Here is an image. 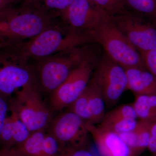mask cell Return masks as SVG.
<instances>
[{
	"label": "cell",
	"instance_id": "obj_23",
	"mask_svg": "<svg viewBox=\"0 0 156 156\" xmlns=\"http://www.w3.org/2000/svg\"><path fill=\"white\" fill-rule=\"evenodd\" d=\"M147 70L156 77V48L140 53Z\"/></svg>",
	"mask_w": 156,
	"mask_h": 156
},
{
	"label": "cell",
	"instance_id": "obj_19",
	"mask_svg": "<svg viewBox=\"0 0 156 156\" xmlns=\"http://www.w3.org/2000/svg\"><path fill=\"white\" fill-rule=\"evenodd\" d=\"M128 10L156 23V0H125Z\"/></svg>",
	"mask_w": 156,
	"mask_h": 156
},
{
	"label": "cell",
	"instance_id": "obj_32",
	"mask_svg": "<svg viewBox=\"0 0 156 156\" xmlns=\"http://www.w3.org/2000/svg\"><path fill=\"white\" fill-rule=\"evenodd\" d=\"M29 1V0H28V1Z\"/></svg>",
	"mask_w": 156,
	"mask_h": 156
},
{
	"label": "cell",
	"instance_id": "obj_29",
	"mask_svg": "<svg viewBox=\"0 0 156 156\" xmlns=\"http://www.w3.org/2000/svg\"><path fill=\"white\" fill-rule=\"evenodd\" d=\"M151 136L156 138V121L151 124Z\"/></svg>",
	"mask_w": 156,
	"mask_h": 156
},
{
	"label": "cell",
	"instance_id": "obj_1",
	"mask_svg": "<svg viewBox=\"0 0 156 156\" xmlns=\"http://www.w3.org/2000/svg\"><path fill=\"white\" fill-rule=\"evenodd\" d=\"M58 16L33 3L0 11V43L24 41L57 23Z\"/></svg>",
	"mask_w": 156,
	"mask_h": 156
},
{
	"label": "cell",
	"instance_id": "obj_24",
	"mask_svg": "<svg viewBox=\"0 0 156 156\" xmlns=\"http://www.w3.org/2000/svg\"><path fill=\"white\" fill-rule=\"evenodd\" d=\"M10 97L0 92V134L9 114Z\"/></svg>",
	"mask_w": 156,
	"mask_h": 156
},
{
	"label": "cell",
	"instance_id": "obj_11",
	"mask_svg": "<svg viewBox=\"0 0 156 156\" xmlns=\"http://www.w3.org/2000/svg\"><path fill=\"white\" fill-rule=\"evenodd\" d=\"M107 15L90 0H74L59 17L70 29L88 35Z\"/></svg>",
	"mask_w": 156,
	"mask_h": 156
},
{
	"label": "cell",
	"instance_id": "obj_21",
	"mask_svg": "<svg viewBox=\"0 0 156 156\" xmlns=\"http://www.w3.org/2000/svg\"><path fill=\"white\" fill-rule=\"evenodd\" d=\"M74 0H29L27 3H34L46 11L58 16Z\"/></svg>",
	"mask_w": 156,
	"mask_h": 156
},
{
	"label": "cell",
	"instance_id": "obj_27",
	"mask_svg": "<svg viewBox=\"0 0 156 156\" xmlns=\"http://www.w3.org/2000/svg\"><path fill=\"white\" fill-rule=\"evenodd\" d=\"M70 156H94V154L88 148L82 149L73 152Z\"/></svg>",
	"mask_w": 156,
	"mask_h": 156
},
{
	"label": "cell",
	"instance_id": "obj_31",
	"mask_svg": "<svg viewBox=\"0 0 156 156\" xmlns=\"http://www.w3.org/2000/svg\"><path fill=\"white\" fill-rule=\"evenodd\" d=\"M10 43H0V48L5 47L10 44Z\"/></svg>",
	"mask_w": 156,
	"mask_h": 156
},
{
	"label": "cell",
	"instance_id": "obj_9",
	"mask_svg": "<svg viewBox=\"0 0 156 156\" xmlns=\"http://www.w3.org/2000/svg\"><path fill=\"white\" fill-rule=\"evenodd\" d=\"M109 17L140 54L156 48L155 23L129 10Z\"/></svg>",
	"mask_w": 156,
	"mask_h": 156
},
{
	"label": "cell",
	"instance_id": "obj_25",
	"mask_svg": "<svg viewBox=\"0 0 156 156\" xmlns=\"http://www.w3.org/2000/svg\"><path fill=\"white\" fill-rule=\"evenodd\" d=\"M0 156H23L15 148L0 149Z\"/></svg>",
	"mask_w": 156,
	"mask_h": 156
},
{
	"label": "cell",
	"instance_id": "obj_7",
	"mask_svg": "<svg viewBox=\"0 0 156 156\" xmlns=\"http://www.w3.org/2000/svg\"><path fill=\"white\" fill-rule=\"evenodd\" d=\"M11 44L0 48V92L11 97L36 80L31 64L20 58Z\"/></svg>",
	"mask_w": 156,
	"mask_h": 156
},
{
	"label": "cell",
	"instance_id": "obj_16",
	"mask_svg": "<svg viewBox=\"0 0 156 156\" xmlns=\"http://www.w3.org/2000/svg\"><path fill=\"white\" fill-rule=\"evenodd\" d=\"M127 75V90L135 97L142 95H156V77L148 70L137 68L125 69Z\"/></svg>",
	"mask_w": 156,
	"mask_h": 156
},
{
	"label": "cell",
	"instance_id": "obj_2",
	"mask_svg": "<svg viewBox=\"0 0 156 156\" xmlns=\"http://www.w3.org/2000/svg\"><path fill=\"white\" fill-rule=\"evenodd\" d=\"M92 42L87 35L74 31L63 23H56L30 40L12 43L10 47L20 58L34 62Z\"/></svg>",
	"mask_w": 156,
	"mask_h": 156
},
{
	"label": "cell",
	"instance_id": "obj_8",
	"mask_svg": "<svg viewBox=\"0 0 156 156\" xmlns=\"http://www.w3.org/2000/svg\"><path fill=\"white\" fill-rule=\"evenodd\" d=\"M90 81L99 89L107 108H112L127 90L125 69L105 53L98 62Z\"/></svg>",
	"mask_w": 156,
	"mask_h": 156
},
{
	"label": "cell",
	"instance_id": "obj_22",
	"mask_svg": "<svg viewBox=\"0 0 156 156\" xmlns=\"http://www.w3.org/2000/svg\"><path fill=\"white\" fill-rule=\"evenodd\" d=\"M109 16L128 11L125 0H90Z\"/></svg>",
	"mask_w": 156,
	"mask_h": 156
},
{
	"label": "cell",
	"instance_id": "obj_20",
	"mask_svg": "<svg viewBox=\"0 0 156 156\" xmlns=\"http://www.w3.org/2000/svg\"><path fill=\"white\" fill-rule=\"evenodd\" d=\"M151 124L148 121L140 120L133 130L136 140V156H139L147 148L151 137Z\"/></svg>",
	"mask_w": 156,
	"mask_h": 156
},
{
	"label": "cell",
	"instance_id": "obj_30",
	"mask_svg": "<svg viewBox=\"0 0 156 156\" xmlns=\"http://www.w3.org/2000/svg\"><path fill=\"white\" fill-rule=\"evenodd\" d=\"M6 1H9V2H11V3L14 4V3L19 2H27L28 0H6Z\"/></svg>",
	"mask_w": 156,
	"mask_h": 156
},
{
	"label": "cell",
	"instance_id": "obj_5",
	"mask_svg": "<svg viewBox=\"0 0 156 156\" xmlns=\"http://www.w3.org/2000/svg\"><path fill=\"white\" fill-rule=\"evenodd\" d=\"M36 83L17 90L10 97L9 111L15 113L30 133L47 129L54 117Z\"/></svg>",
	"mask_w": 156,
	"mask_h": 156
},
{
	"label": "cell",
	"instance_id": "obj_12",
	"mask_svg": "<svg viewBox=\"0 0 156 156\" xmlns=\"http://www.w3.org/2000/svg\"><path fill=\"white\" fill-rule=\"evenodd\" d=\"M105 101L100 90L90 80L83 92L67 107V110L75 113L86 122L99 125L105 114Z\"/></svg>",
	"mask_w": 156,
	"mask_h": 156
},
{
	"label": "cell",
	"instance_id": "obj_13",
	"mask_svg": "<svg viewBox=\"0 0 156 156\" xmlns=\"http://www.w3.org/2000/svg\"><path fill=\"white\" fill-rule=\"evenodd\" d=\"M14 148L23 156H70L73 153L47 129L32 132L24 142Z\"/></svg>",
	"mask_w": 156,
	"mask_h": 156
},
{
	"label": "cell",
	"instance_id": "obj_6",
	"mask_svg": "<svg viewBox=\"0 0 156 156\" xmlns=\"http://www.w3.org/2000/svg\"><path fill=\"white\" fill-rule=\"evenodd\" d=\"M98 61V55L92 49L64 82L50 94L49 105L53 112L68 107L77 99L89 84Z\"/></svg>",
	"mask_w": 156,
	"mask_h": 156
},
{
	"label": "cell",
	"instance_id": "obj_28",
	"mask_svg": "<svg viewBox=\"0 0 156 156\" xmlns=\"http://www.w3.org/2000/svg\"><path fill=\"white\" fill-rule=\"evenodd\" d=\"M12 4L11 2L6 0H0V11L11 6Z\"/></svg>",
	"mask_w": 156,
	"mask_h": 156
},
{
	"label": "cell",
	"instance_id": "obj_18",
	"mask_svg": "<svg viewBox=\"0 0 156 156\" xmlns=\"http://www.w3.org/2000/svg\"><path fill=\"white\" fill-rule=\"evenodd\" d=\"M132 104L137 118L151 122L156 121V95L136 96Z\"/></svg>",
	"mask_w": 156,
	"mask_h": 156
},
{
	"label": "cell",
	"instance_id": "obj_15",
	"mask_svg": "<svg viewBox=\"0 0 156 156\" xmlns=\"http://www.w3.org/2000/svg\"><path fill=\"white\" fill-rule=\"evenodd\" d=\"M30 134L16 114L9 111L0 134V149L15 147L24 142Z\"/></svg>",
	"mask_w": 156,
	"mask_h": 156
},
{
	"label": "cell",
	"instance_id": "obj_10",
	"mask_svg": "<svg viewBox=\"0 0 156 156\" xmlns=\"http://www.w3.org/2000/svg\"><path fill=\"white\" fill-rule=\"evenodd\" d=\"M86 123L77 115L67 110L54 116L47 129L63 147L73 153L88 148L89 133Z\"/></svg>",
	"mask_w": 156,
	"mask_h": 156
},
{
	"label": "cell",
	"instance_id": "obj_3",
	"mask_svg": "<svg viewBox=\"0 0 156 156\" xmlns=\"http://www.w3.org/2000/svg\"><path fill=\"white\" fill-rule=\"evenodd\" d=\"M91 50L88 46L71 48L31 64L42 92L50 95L57 89Z\"/></svg>",
	"mask_w": 156,
	"mask_h": 156
},
{
	"label": "cell",
	"instance_id": "obj_4",
	"mask_svg": "<svg viewBox=\"0 0 156 156\" xmlns=\"http://www.w3.org/2000/svg\"><path fill=\"white\" fill-rule=\"evenodd\" d=\"M93 42L100 44L114 61L124 68L147 70L140 53L106 15L88 34Z\"/></svg>",
	"mask_w": 156,
	"mask_h": 156
},
{
	"label": "cell",
	"instance_id": "obj_17",
	"mask_svg": "<svg viewBox=\"0 0 156 156\" xmlns=\"http://www.w3.org/2000/svg\"><path fill=\"white\" fill-rule=\"evenodd\" d=\"M137 122L136 120L116 115L109 112L106 113L101 122L97 126L102 130L119 134L134 130Z\"/></svg>",
	"mask_w": 156,
	"mask_h": 156
},
{
	"label": "cell",
	"instance_id": "obj_14",
	"mask_svg": "<svg viewBox=\"0 0 156 156\" xmlns=\"http://www.w3.org/2000/svg\"><path fill=\"white\" fill-rule=\"evenodd\" d=\"M86 124L101 156H135L118 134L102 130L89 122Z\"/></svg>",
	"mask_w": 156,
	"mask_h": 156
},
{
	"label": "cell",
	"instance_id": "obj_26",
	"mask_svg": "<svg viewBox=\"0 0 156 156\" xmlns=\"http://www.w3.org/2000/svg\"><path fill=\"white\" fill-rule=\"evenodd\" d=\"M147 148L152 156H156V138L151 136Z\"/></svg>",
	"mask_w": 156,
	"mask_h": 156
}]
</instances>
